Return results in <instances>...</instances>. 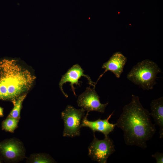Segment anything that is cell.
Listing matches in <instances>:
<instances>
[{
    "mask_svg": "<svg viewBox=\"0 0 163 163\" xmlns=\"http://www.w3.org/2000/svg\"><path fill=\"white\" fill-rule=\"evenodd\" d=\"M132 97L115 124L123 131L126 145L145 149L147 147V141L156 132L155 125L152 123L149 112L142 106L139 97L133 94Z\"/></svg>",
    "mask_w": 163,
    "mask_h": 163,
    "instance_id": "obj_1",
    "label": "cell"
},
{
    "mask_svg": "<svg viewBox=\"0 0 163 163\" xmlns=\"http://www.w3.org/2000/svg\"><path fill=\"white\" fill-rule=\"evenodd\" d=\"M35 76L16 61L0 60V100L11 102L32 87Z\"/></svg>",
    "mask_w": 163,
    "mask_h": 163,
    "instance_id": "obj_2",
    "label": "cell"
},
{
    "mask_svg": "<svg viewBox=\"0 0 163 163\" xmlns=\"http://www.w3.org/2000/svg\"><path fill=\"white\" fill-rule=\"evenodd\" d=\"M161 69L154 62L148 59L134 66L127 75V79L142 89H153L156 84L157 75Z\"/></svg>",
    "mask_w": 163,
    "mask_h": 163,
    "instance_id": "obj_3",
    "label": "cell"
},
{
    "mask_svg": "<svg viewBox=\"0 0 163 163\" xmlns=\"http://www.w3.org/2000/svg\"><path fill=\"white\" fill-rule=\"evenodd\" d=\"M85 111L82 108L77 109L68 105L61 112V117L64 123L63 137H73L80 135L82 121L85 116Z\"/></svg>",
    "mask_w": 163,
    "mask_h": 163,
    "instance_id": "obj_4",
    "label": "cell"
},
{
    "mask_svg": "<svg viewBox=\"0 0 163 163\" xmlns=\"http://www.w3.org/2000/svg\"><path fill=\"white\" fill-rule=\"evenodd\" d=\"M94 138L88 148V155L91 160L99 163H107L108 158L115 151L113 141L108 136L102 140Z\"/></svg>",
    "mask_w": 163,
    "mask_h": 163,
    "instance_id": "obj_5",
    "label": "cell"
},
{
    "mask_svg": "<svg viewBox=\"0 0 163 163\" xmlns=\"http://www.w3.org/2000/svg\"><path fill=\"white\" fill-rule=\"evenodd\" d=\"M95 87L87 88L85 91L78 96L77 103L78 107L87 113L95 111L103 113L108 103L103 104L100 102V97Z\"/></svg>",
    "mask_w": 163,
    "mask_h": 163,
    "instance_id": "obj_6",
    "label": "cell"
},
{
    "mask_svg": "<svg viewBox=\"0 0 163 163\" xmlns=\"http://www.w3.org/2000/svg\"><path fill=\"white\" fill-rule=\"evenodd\" d=\"M0 152L7 160L11 162H18L25 157V150L23 144L15 138L0 143Z\"/></svg>",
    "mask_w": 163,
    "mask_h": 163,
    "instance_id": "obj_7",
    "label": "cell"
},
{
    "mask_svg": "<svg viewBox=\"0 0 163 163\" xmlns=\"http://www.w3.org/2000/svg\"><path fill=\"white\" fill-rule=\"evenodd\" d=\"M82 76L86 78L88 81L89 84L94 87H95L96 84V83L93 82L88 75L84 74V70L79 64H76L69 69L67 72L62 76L59 83V87L61 91L66 97H67L68 96L63 90L62 86L63 84L67 82H70V85L71 87L72 90L74 95L76 96L75 91V88L74 85L75 84L76 85L80 86V82H81L79 81V80Z\"/></svg>",
    "mask_w": 163,
    "mask_h": 163,
    "instance_id": "obj_8",
    "label": "cell"
},
{
    "mask_svg": "<svg viewBox=\"0 0 163 163\" xmlns=\"http://www.w3.org/2000/svg\"><path fill=\"white\" fill-rule=\"evenodd\" d=\"M113 112L108 117L104 120L99 119L94 121H90L87 119L88 113H87L83 117L81 123L82 127L89 128L94 133L95 132H99L103 133L105 136H108L109 134L113 131L116 124L110 123L109 120L113 115Z\"/></svg>",
    "mask_w": 163,
    "mask_h": 163,
    "instance_id": "obj_9",
    "label": "cell"
},
{
    "mask_svg": "<svg viewBox=\"0 0 163 163\" xmlns=\"http://www.w3.org/2000/svg\"><path fill=\"white\" fill-rule=\"evenodd\" d=\"M127 61V59L121 52H117L113 54L107 62L104 63L102 66L105 69L104 72L99 77L96 82L103 75L108 71L113 73L117 78H119L123 72V69Z\"/></svg>",
    "mask_w": 163,
    "mask_h": 163,
    "instance_id": "obj_10",
    "label": "cell"
},
{
    "mask_svg": "<svg viewBox=\"0 0 163 163\" xmlns=\"http://www.w3.org/2000/svg\"><path fill=\"white\" fill-rule=\"evenodd\" d=\"M151 112L149 113L155 122L159 126V138H163V97L154 99L150 104Z\"/></svg>",
    "mask_w": 163,
    "mask_h": 163,
    "instance_id": "obj_11",
    "label": "cell"
},
{
    "mask_svg": "<svg viewBox=\"0 0 163 163\" xmlns=\"http://www.w3.org/2000/svg\"><path fill=\"white\" fill-rule=\"evenodd\" d=\"M27 95L26 93L19 96L12 101L14 107L10 113L8 117L19 119L22 103Z\"/></svg>",
    "mask_w": 163,
    "mask_h": 163,
    "instance_id": "obj_12",
    "label": "cell"
},
{
    "mask_svg": "<svg viewBox=\"0 0 163 163\" xmlns=\"http://www.w3.org/2000/svg\"><path fill=\"white\" fill-rule=\"evenodd\" d=\"M28 162L32 163H51L55 162V160L49 155L39 153L32 154L27 159Z\"/></svg>",
    "mask_w": 163,
    "mask_h": 163,
    "instance_id": "obj_13",
    "label": "cell"
},
{
    "mask_svg": "<svg viewBox=\"0 0 163 163\" xmlns=\"http://www.w3.org/2000/svg\"><path fill=\"white\" fill-rule=\"evenodd\" d=\"M19 119L8 117L2 123L3 129L11 133H13L18 127Z\"/></svg>",
    "mask_w": 163,
    "mask_h": 163,
    "instance_id": "obj_14",
    "label": "cell"
},
{
    "mask_svg": "<svg viewBox=\"0 0 163 163\" xmlns=\"http://www.w3.org/2000/svg\"><path fill=\"white\" fill-rule=\"evenodd\" d=\"M156 160V163H163V153L156 152L152 155Z\"/></svg>",
    "mask_w": 163,
    "mask_h": 163,
    "instance_id": "obj_15",
    "label": "cell"
},
{
    "mask_svg": "<svg viewBox=\"0 0 163 163\" xmlns=\"http://www.w3.org/2000/svg\"><path fill=\"white\" fill-rule=\"evenodd\" d=\"M3 115V108L0 107V117H2Z\"/></svg>",
    "mask_w": 163,
    "mask_h": 163,
    "instance_id": "obj_16",
    "label": "cell"
}]
</instances>
